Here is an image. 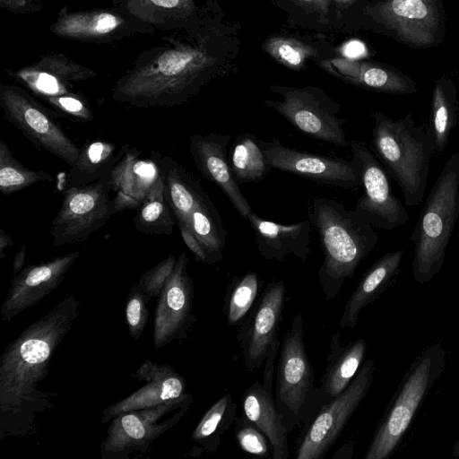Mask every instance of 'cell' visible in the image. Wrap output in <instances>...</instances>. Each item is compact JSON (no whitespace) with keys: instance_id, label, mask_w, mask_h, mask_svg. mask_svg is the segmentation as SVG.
<instances>
[{"instance_id":"cell-16","label":"cell","mask_w":459,"mask_h":459,"mask_svg":"<svg viewBox=\"0 0 459 459\" xmlns=\"http://www.w3.org/2000/svg\"><path fill=\"white\" fill-rule=\"evenodd\" d=\"M351 159L359 168L363 195L357 200L355 211L374 228L393 230L409 221V213L392 193L389 175L365 142H350Z\"/></svg>"},{"instance_id":"cell-1","label":"cell","mask_w":459,"mask_h":459,"mask_svg":"<svg viewBox=\"0 0 459 459\" xmlns=\"http://www.w3.org/2000/svg\"><path fill=\"white\" fill-rule=\"evenodd\" d=\"M159 43L142 51L115 82L114 100L141 108L174 107L194 98L221 72L207 8Z\"/></svg>"},{"instance_id":"cell-36","label":"cell","mask_w":459,"mask_h":459,"mask_svg":"<svg viewBox=\"0 0 459 459\" xmlns=\"http://www.w3.org/2000/svg\"><path fill=\"white\" fill-rule=\"evenodd\" d=\"M260 288V279L255 272L241 277L235 276L225 295L224 312L229 325L241 324L253 307Z\"/></svg>"},{"instance_id":"cell-4","label":"cell","mask_w":459,"mask_h":459,"mask_svg":"<svg viewBox=\"0 0 459 459\" xmlns=\"http://www.w3.org/2000/svg\"><path fill=\"white\" fill-rule=\"evenodd\" d=\"M165 183V195L183 241L204 264L221 261L226 230L221 215L200 182L182 164L152 150Z\"/></svg>"},{"instance_id":"cell-33","label":"cell","mask_w":459,"mask_h":459,"mask_svg":"<svg viewBox=\"0 0 459 459\" xmlns=\"http://www.w3.org/2000/svg\"><path fill=\"white\" fill-rule=\"evenodd\" d=\"M229 163L236 180L241 183L259 181L271 169L259 140L249 133L235 138Z\"/></svg>"},{"instance_id":"cell-39","label":"cell","mask_w":459,"mask_h":459,"mask_svg":"<svg viewBox=\"0 0 459 459\" xmlns=\"http://www.w3.org/2000/svg\"><path fill=\"white\" fill-rule=\"evenodd\" d=\"M42 101L48 104L59 117L82 123L91 122L94 118L88 100L77 91L46 98Z\"/></svg>"},{"instance_id":"cell-6","label":"cell","mask_w":459,"mask_h":459,"mask_svg":"<svg viewBox=\"0 0 459 459\" xmlns=\"http://www.w3.org/2000/svg\"><path fill=\"white\" fill-rule=\"evenodd\" d=\"M459 216V152L444 165L411 235L414 280L424 284L442 269Z\"/></svg>"},{"instance_id":"cell-34","label":"cell","mask_w":459,"mask_h":459,"mask_svg":"<svg viewBox=\"0 0 459 459\" xmlns=\"http://www.w3.org/2000/svg\"><path fill=\"white\" fill-rule=\"evenodd\" d=\"M237 404L230 394H223L204 413L193 430L192 439L208 453L217 451L221 437L236 418Z\"/></svg>"},{"instance_id":"cell-28","label":"cell","mask_w":459,"mask_h":459,"mask_svg":"<svg viewBox=\"0 0 459 459\" xmlns=\"http://www.w3.org/2000/svg\"><path fill=\"white\" fill-rule=\"evenodd\" d=\"M367 343L357 339L342 346L341 335L331 339L328 363L321 380V394L325 403L338 396L351 383L365 359Z\"/></svg>"},{"instance_id":"cell-24","label":"cell","mask_w":459,"mask_h":459,"mask_svg":"<svg viewBox=\"0 0 459 459\" xmlns=\"http://www.w3.org/2000/svg\"><path fill=\"white\" fill-rule=\"evenodd\" d=\"M142 152L130 147L109 172L113 214L138 209L160 171L150 159H141Z\"/></svg>"},{"instance_id":"cell-23","label":"cell","mask_w":459,"mask_h":459,"mask_svg":"<svg viewBox=\"0 0 459 459\" xmlns=\"http://www.w3.org/2000/svg\"><path fill=\"white\" fill-rule=\"evenodd\" d=\"M230 139V134H195L189 139V152L201 174L220 187L238 213L247 220L253 210L241 192L227 159Z\"/></svg>"},{"instance_id":"cell-46","label":"cell","mask_w":459,"mask_h":459,"mask_svg":"<svg viewBox=\"0 0 459 459\" xmlns=\"http://www.w3.org/2000/svg\"><path fill=\"white\" fill-rule=\"evenodd\" d=\"M14 245L11 237L4 231L3 228L0 229V260L4 257L5 249Z\"/></svg>"},{"instance_id":"cell-32","label":"cell","mask_w":459,"mask_h":459,"mask_svg":"<svg viewBox=\"0 0 459 459\" xmlns=\"http://www.w3.org/2000/svg\"><path fill=\"white\" fill-rule=\"evenodd\" d=\"M134 222L136 230L144 235H169L177 226L166 199L165 183L161 173L137 209Z\"/></svg>"},{"instance_id":"cell-21","label":"cell","mask_w":459,"mask_h":459,"mask_svg":"<svg viewBox=\"0 0 459 459\" xmlns=\"http://www.w3.org/2000/svg\"><path fill=\"white\" fill-rule=\"evenodd\" d=\"M280 342H275L265 359L263 383L255 382L242 397L243 415L267 437L273 459H288V433L273 395V377Z\"/></svg>"},{"instance_id":"cell-40","label":"cell","mask_w":459,"mask_h":459,"mask_svg":"<svg viewBox=\"0 0 459 459\" xmlns=\"http://www.w3.org/2000/svg\"><path fill=\"white\" fill-rule=\"evenodd\" d=\"M234 429L236 441L242 451L260 457H272L267 437L244 415L236 419Z\"/></svg>"},{"instance_id":"cell-7","label":"cell","mask_w":459,"mask_h":459,"mask_svg":"<svg viewBox=\"0 0 459 459\" xmlns=\"http://www.w3.org/2000/svg\"><path fill=\"white\" fill-rule=\"evenodd\" d=\"M446 365V351L440 342L428 345L413 359L376 428L364 459H388L394 454Z\"/></svg>"},{"instance_id":"cell-9","label":"cell","mask_w":459,"mask_h":459,"mask_svg":"<svg viewBox=\"0 0 459 459\" xmlns=\"http://www.w3.org/2000/svg\"><path fill=\"white\" fill-rule=\"evenodd\" d=\"M363 13L375 30L411 48L437 47L445 39L443 0H376Z\"/></svg>"},{"instance_id":"cell-15","label":"cell","mask_w":459,"mask_h":459,"mask_svg":"<svg viewBox=\"0 0 459 459\" xmlns=\"http://www.w3.org/2000/svg\"><path fill=\"white\" fill-rule=\"evenodd\" d=\"M49 31L71 41L110 44L137 35H153L155 29L113 4L88 10L63 7L49 26Z\"/></svg>"},{"instance_id":"cell-2","label":"cell","mask_w":459,"mask_h":459,"mask_svg":"<svg viewBox=\"0 0 459 459\" xmlns=\"http://www.w3.org/2000/svg\"><path fill=\"white\" fill-rule=\"evenodd\" d=\"M80 316V301L66 295L27 326L0 357V440L37 433V419L55 408L58 394L39 390L54 353Z\"/></svg>"},{"instance_id":"cell-20","label":"cell","mask_w":459,"mask_h":459,"mask_svg":"<svg viewBox=\"0 0 459 459\" xmlns=\"http://www.w3.org/2000/svg\"><path fill=\"white\" fill-rule=\"evenodd\" d=\"M80 255L81 251H74L23 267L11 281L1 306V322L10 321L56 290Z\"/></svg>"},{"instance_id":"cell-13","label":"cell","mask_w":459,"mask_h":459,"mask_svg":"<svg viewBox=\"0 0 459 459\" xmlns=\"http://www.w3.org/2000/svg\"><path fill=\"white\" fill-rule=\"evenodd\" d=\"M375 371V360L368 359L348 387L320 407L301 435L297 445L296 459H322L326 455L366 397L372 385Z\"/></svg>"},{"instance_id":"cell-11","label":"cell","mask_w":459,"mask_h":459,"mask_svg":"<svg viewBox=\"0 0 459 459\" xmlns=\"http://www.w3.org/2000/svg\"><path fill=\"white\" fill-rule=\"evenodd\" d=\"M0 107L3 119L19 129L36 147L46 150L70 167L76 161L81 147L74 143L56 121L57 114L48 109L27 89L1 83Z\"/></svg>"},{"instance_id":"cell-3","label":"cell","mask_w":459,"mask_h":459,"mask_svg":"<svg viewBox=\"0 0 459 459\" xmlns=\"http://www.w3.org/2000/svg\"><path fill=\"white\" fill-rule=\"evenodd\" d=\"M309 221L318 234L324 255L318 281L325 299L333 301L374 249L379 236L361 214L332 198H315Z\"/></svg>"},{"instance_id":"cell-5","label":"cell","mask_w":459,"mask_h":459,"mask_svg":"<svg viewBox=\"0 0 459 459\" xmlns=\"http://www.w3.org/2000/svg\"><path fill=\"white\" fill-rule=\"evenodd\" d=\"M372 150L389 177L398 184L406 206L419 205L425 195L429 165L436 152L434 140L412 113L393 119L374 111Z\"/></svg>"},{"instance_id":"cell-41","label":"cell","mask_w":459,"mask_h":459,"mask_svg":"<svg viewBox=\"0 0 459 459\" xmlns=\"http://www.w3.org/2000/svg\"><path fill=\"white\" fill-rule=\"evenodd\" d=\"M145 295L138 284H134L127 295L126 302V321L130 336L139 340L144 332L149 318Z\"/></svg>"},{"instance_id":"cell-8","label":"cell","mask_w":459,"mask_h":459,"mask_svg":"<svg viewBox=\"0 0 459 459\" xmlns=\"http://www.w3.org/2000/svg\"><path fill=\"white\" fill-rule=\"evenodd\" d=\"M303 336V318L298 314L280 344L273 396L289 433L307 418L322 398L316 394L314 368Z\"/></svg>"},{"instance_id":"cell-42","label":"cell","mask_w":459,"mask_h":459,"mask_svg":"<svg viewBox=\"0 0 459 459\" xmlns=\"http://www.w3.org/2000/svg\"><path fill=\"white\" fill-rule=\"evenodd\" d=\"M176 261L175 255L170 254L142 275L137 284L143 291L147 302L160 296L174 269Z\"/></svg>"},{"instance_id":"cell-47","label":"cell","mask_w":459,"mask_h":459,"mask_svg":"<svg viewBox=\"0 0 459 459\" xmlns=\"http://www.w3.org/2000/svg\"><path fill=\"white\" fill-rule=\"evenodd\" d=\"M302 4H306L307 6L310 7L312 10L315 11H322L326 12L328 7V1L327 0H295Z\"/></svg>"},{"instance_id":"cell-10","label":"cell","mask_w":459,"mask_h":459,"mask_svg":"<svg viewBox=\"0 0 459 459\" xmlns=\"http://www.w3.org/2000/svg\"><path fill=\"white\" fill-rule=\"evenodd\" d=\"M193 402L191 394L114 418L100 445L102 459H129L148 454L154 441L177 425Z\"/></svg>"},{"instance_id":"cell-37","label":"cell","mask_w":459,"mask_h":459,"mask_svg":"<svg viewBox=\"0 0 459 459\" xmlns=\"http://www.w3.org/2000/svg\"><path fill=\"white\" fill-rule=\"evenodd\" d=\"M264 48L279 63L293 70L302 68L316 50L301 41L285 37L270 39Z\"/></svg>"},{"instance_id":"cell-48","label":"cell","mask_w":459,"mask_h":459,"mask_svg":"<svg viewBox=\"0 0 459 459\" xmlns=\"http://www.w3.org/2000/svg\"><path fill=\"white\" fill-rule=\"evenodd\" d=\"M354 452V443L350 442L344 444L342 447H340L335 454L333 455V458H351Z\"/></svg>"},{"instance_id":"cell-45","label":"cell","mask_w":459,"mask_h":459,"mask_svg":"<svg viewBox=\"0 0 459 459\" xmlns=\"http://www.w3.org/2000/svg\"><path fill=\"white\" fill-rule=\"evenodd\" d=\"M362 48L361 43L351 41L343 46L342 52L345 56L354 58L361 54Z\"/></svg>"},{"instance_id":"cell-29","label":"cell","mask_w":459,"mask_h":459,"mask_svg":"<svg viewBox=\"0 0 459 459\" xmlns=\"http://www.w3.org/2000/svg\"><path fill=\"white\" fill-rule=\"evenodd\" d=\"M155 30L173 31L193 23L200 9L195 0H113Z\"/></svg>"},{"instance_id":"cell-26","label":"cell","mask_w":459,"mask_h":459,"mask_svg":"<svg viewBox=\"0 0 459 459\" xmlns=\"http://www.w3.org/2000/svg\"><path fill=\"white\" fill-rule=\"evenodd\" d=\"M326 65L334 76L367 90L397 95L418 91L412 78L388 64L333 59Z\"/></svg>"},{"instance_id":"cell-17","label":"cell","mask_w":459,"mask_h":459,"mask_svg":"<svg viewBox=\"0 0 459 459\" xmlns=\"http://www.w3.org/2000/svg\"><path fill=\"white\" fill-rule=\"evenodd\" d=\"M286 287L283 281H272L241 323L237 340L248 373L265 362L272 346L279 340L283 318Z\"/></svg>"},{"instance_id":"cell-38","label":"cell","mask_w":459,"mask_h":459,"mask_svg":"<svg viewBox=\"0 0 459 459\" xmlns=\"http://www.w3.org/2000/svg\"><path fill=\"white\" fill-rule=\"evenodd\" d=\"M36 63L73 83L98 76L95 70L84 66L61 53L44 54Z\"/></svg>"},{"instance_id":"cell-25","label":"cell","mask_w":459,"mask_h":459,"mask_svg":"<svg viewBox=\"0 0 459 459\" xmlns=\"http://www.w3.org/2000/svg\"><path fill=\"white\" fill-rule=\"evenodd\" d=\"M247 221L255 236L257 250L264 259L283 263L289 255H295L302 262L307 260L311 243L309 220L285 225L264 220L252 212Z\"/></svg>"},{"instance_id":"cell-31","label":"cell","mask_w":459,"mask_h":459,"mask_svg":"<svg viewBox=\"0 0 459 459\" xmlns=\"http://www.w3.org/2000/svg\"><path fill=\"white\" fill-rule=\"evenodd\" d=\"M458 100L455 82L446 74L434 81L430 105V132L436 152H442L447 146L451 133L457 121Z\"/></svg>"},{"instance_id":"cell-14","label":"cell","mask_w":459,"mask_h":459,"mask_svg":"<svg viewBox=\"0 0 459 459\" xmlns=\"http://www.w3.org/2000/svg\"><path fill=\"white\" fill-rule=\"evenodd\" d=\"M108 175L82 186H67L51 223L52 246L85 241L113 214Z\"/></svg>"},{"instance_id":"cell-19","label":"cell","mask_w":459,"mask_h":459,"mask_svg":"<svg viewBox=\"0 0 459 459\" xmlns=\"http://www.w3.org/2000/svg\"><path fill=\"white\" fill-rule=\"evenodd\" d=\"M259 143L271 169L344 189L361 186L359 168L352 159L346 160L299 151L282 145L276 139Z\"/></svg>"},{"instance_id":"cell-30","label":"cell","mask_w":459,"mask_h":459,"mask_svg":"<svg viewBox=\"0 0 459 459\" xmlns=\"http://www.w3.org/2000/svg\"><path fill=\"white\" fill-rule=\"evenodd\" d=\"M129 148L127 143L117 149L110 142L100 139L86 141L76 161L70 167L67 186H86L108 175Z\"/></svg>"},{"instance_id":"cell-49","label":"cell","mask_w":459,"mask_h":459,"mask_svg":"<svg viewBox=\"0 0 459 459\" xmlns=\"http://www.w3.org/2000/svg\"><path fill=\"white\" fill-rule=\"evenodd\" d=\"M452 455L454 457H459V437L455 442L453 448H452Z\"/></svg>"},{"instance_id":"cell-27","label":"cell","mask_w":459,"mask_h":459,"mask_svg":"<svg viewBox=\"0 0 459 459\" xmlns=\"http://www.w3.org/2000/svg\"><path fill=\"white\" fill-rule=\"evenodd\" d=\"M403 255L404 249L385 253L367 269L344 306L340 327L356 326L360 312L394 283Z\"/></svg>"},{"instance_id":"cell-35","label":"cell","mask_w":459,"mask_h":459,"mask_svg":"<svg viewBox=\"0 0 459 459\" xmlns=\"http://www.w3.org/2000/svg\"><path fill=\"white\" fill-rule=\"evenodd\" d=\"M51 174L25 167L11 152L7 143L0 139V191L4 195L23 190L42 181H53Z\"/></svg>"},{"instance_id":"cell-18","label":"cell","mask_w":459,"mask_h":459,"mask_svg":"<svg viewBox=\"0 0 459 459\" xmlns=\"http://www.w3.org/2000/svg\"><path fill=\"white\" fill-rule=\"evenodd\" d=\"M188 256L181 253L165 283L155 307L152 342L161 349L187 338L195 322L193 314L194 282L187 273Z\"/></svg>"},{"instance_id":"cell-43","label":"cell","mask_w":459,"mask_h":459,"mask_svg":"<svg viewBox=\"0 0 459 459\" xmlns=\"http://www.w3.org/2000/svg\"><path fill=\"white\" fill-rule=\"evenodd\" d=\"M44 0H0V7L14 14H30L39 12Z\"/></svg>"},{"instance_id":"cell-12","label":"cell","mask_w":459,"mask_h":459,"mask_svg":"<svg viewBox=\"0 0 459 459\" xmlns=\"http://www.w3.org/2000/svg\"><path fill=\"white\" fill-rule=\"evenodd\" d=\"M270 90L281 95L282 100H265L264 104L299 131L338 147L350 145L344 131L347 121L340 116L341 106L322 89L272 85Z\"/></svg>"},{"instance_id":"cell-22","label":"cell","mask_w":459,"mask_h":459,"mask_svg":"<svg viewBox=\"0 0 459 459\" xmlns=\"http://www.w3.org/2000/svg\"><path fill=\"white\" fill-rule=\"evenodd\" d=\"M131 376L145 384L102 411L101 421L109 423L114 418L135 410L153 407L187 394L186 382L169 364H158L145 359Z\"/></svg>"},{"instance_id":"cell-44","label":"cell","mask_w":459,"mask_h":459,"mask_svg":"<svg viewBox=\"0 0 459 459\" xmlns=\"http://www.w3.org/2000/svg\"><path fill=\"white\" fill-rule=\"evenodd\" d=\"M27 247L25 245L22 246L16 253L13 262V273L14 275L18 274L23 268L26 258Z\"/></svg>"}]
</instances>
